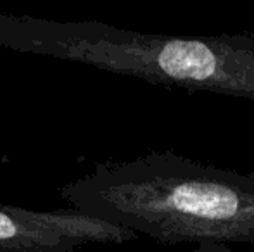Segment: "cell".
Segmentation results:
<instances>
[{
  "label": "cell",
  "mask_w": 254,
  "mask_h": 252,
  "mask_svg": "<svg viewBox=\"0 0 254 252\" xmlns=\"http://www.w3.org/2000/svg\"><path fill=\"white\" fill-rule=\"evenodd\" d=\"M73 209L177 246L184 242L254 246V175L152 151L102 162L61 190Z\"/></svg>",
  "instance_id": "obj_1"
},
{
  "label": "cell",
  "mask_w": 254,
  "mask_h": 252,
  "mask_svg": "<svg viewBox=\"0 0 254 252\" xmlns=\"http://www.w3.org/2000/svg\"><path fill=\"white\" fill-rule=\"evenodd\" d=\"M0 44L154 85L254 101V35H163L101 23L0 17Z\"/></svg>",
  "instance_id": "obj_2"
},
{
  "label": "cell",
  "mask_w": 254,
  "mask_h": 252,
  "mask_svg": "<svg viewBox=\"0 0 254 252\" xmlns=\"http://www.w3.org/2000/svg\"><path fill=\"white\" fill-rule=\"evenodd\" d=\"M138 233L78 209L30 211L0 204V252H74L88 244H125Z\"/></svg>",
  "instance_id": "obj_3"
},
{
  "label": "cell",
  "mask_w": 254,
  "mask_h": 252,
  "mask_svg": "<svg viewBox=\"0 0 254 252\" xmlns=\"http://www.w3.org/2000/svg\"><path fill=\"white\" fill-rule=\"evenodd\" d=\"M190 252H232L227 247V244H218V242H201L195 251Z\"/></svg>",
  "instance_id": "obj_4"
}]
</instances>
